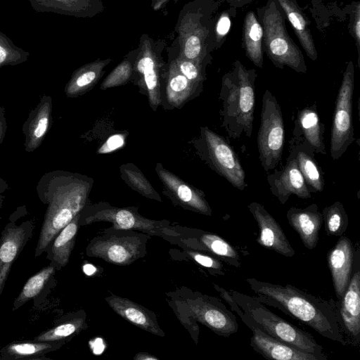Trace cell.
I'll use <instances>...</instances> for the list:
<instances>
[{"label":"cell","mask_w":360,"mask_h":360,"mask_svg":"<svg viewBox=\"0 0 360 360\" xmlns=\"http://www.w3.org/2000/svg\"><path fill=\"white\" fill-rule=\"evenodd\" d=\"M202 89V86L191 82L179 71L174 58L169 60L162 92V105L166 103L165 108H181L198 96Z\"/></svg>","instance_id":"cell-22"},{"label":"cell","mask_w":360,"mask_h":360,"mask_svg":"<svg viewBox=\"0 0 360 360\" xmlns=\"http://www.w3.org/2000/svg\"><path fill=\"white\" fill-rule=\"evenodd\" d=\"M354 254L351 240L341 236L327 255L328 265L338 302L342 299L350 281Z\"/></svg>","instance_id":"cell-19"},{"label":"cell","mask_w":360,"mask_h":360,"mask_svg":"<svg viewBox=\"0 0 360 360\" xmlns=\"http://www.w3.org/2000/svg\"><path fill=\"white\" fill-rule=\"evenodd\" d=\"M30 53L16 46L11 39L0 32V68L26 62Z\"/></svg>","instance_id":"cell-39"},{"label":"cell","mask_w":360,"mask_h":360,"mask_svg":"<svg viewBox=\"0 0 360 360\" xmlns=\"http://www.w3.org/2000/svg\"><path fill=\"white\" fill-rule=\"evenodd\" d=\"M79 218L80 213L57 234L45 252L49 264L56 271L61 270L69 262L79 227Z\"/></svg>","instance_id":"cell-29"},{"label":"cell","mask_w":360,"mask_h":360,"mask_svg":"<svg viewBox=\"0 0 360 360\" xmlns=\"http://www.w3.org/2000/svg\"><path fill=\"white\" fill-rule=\"evenodd\" d=\"M255 70L247 69L240 61L222 77L219 99L220 116L229 138L239 139L244 134L250 138L253 129L255 105Z\"/></svg>","instance_id":"cell-4"},{"label":"cell","mask_w":360,"mask_h":360,"mask_svg":"<svg viewBox=\"0 0 360 360\" xmlns=\"http://www.w3.org/2000/svg\"><path fill=\"white\" fill-rule=\"evenodd\" d=\"M7 121L6 117V110L4 107H0V146L2 144L6 134Z\"/></svg>","instance_id":"cell-46"},{"label":"cell","mask_w":360,"mask_h":360,"mask_svg":"<svg viewBox=\"0 0 360 360\" xmlns=\"http://www.w3.org/2000/svg\"><path fill=\"white\" fill-rule=\"evenodd\" d=\"M112 61L111 58L97 59L77 68L65 86V95L76 98L90 91L103 75L105 68Z\"/></svg>","instance_id":"cell-30"},{"label":"cell","mask_w":360,"mask_h":360,"mask_svg":"<svg viewBox=\"0 0 360 360\" xmlns=\"http://www.w3.org/2000/svg\"><path fill=\"white\" fill-rule=\"evenodd\" d=\"M182 298L193 318L219 335L229 337L238 330L236 316L215 297L186 292Z\"/></svg>","instance_id":"cell-14"},{"label":"cell","mask_w":360,"mask_h":360,"mask_svg":"<svg viewBox=\"0 0 360 360\" xmlns=\"http://www.w3.org/2000/svg\"><path fill=\"white\" fill-rule=\"evenodd\" d=\"M258 13L264 32V50L273 64L281 69L287 66L297 72L306 73L303 54L286 30V16L278 1L269 0L258 9Z\"/></svg>","instance_id":"cell-7"},{"label":"cell","mask_w":360,"mask_h":360,"mask_svg":"<svg viewBox=\"0 0 360 360\" xmlns=\"http://www.w3.org/2000/svg\"><path fill=\"white\" fill-rule=\"evenodd\" d=\"M340 316L347 338L353 345L360 341V272L351 276L348 287L338 303Z\"/></svg>","instance_id":"cell-23"},{"label":"cell","mask_w":360,"mask_h":360,"mask_svg":"<svg viewBox=\"0 0 360 360\" xmlns=\"http://www.w3.org/2000/svg\"><path fill=\"white\" fill-rule=\"evenodd\" d=\"M263 27L255 12L249 11L245 16L243 28V47L246 56L257 67L263 66Z\"/></svg>","instance_id":"cell-33"},{"label":"cell","mask_w":360,"mask_h":360,"mask_svg":"<svg viewBox=\"0 0 360 360\" xmlns=\"http://www.w3.org/2000/svg\"><path fill=\"white\" fill-rule=\"evenodd\" d=\"M231 25V21L229 13L223 12L214 22L211 35L212 51L221 45L230 30Z\"/></svg>","instance_id":"cell-42"},{"label":"cell","mask_w":360,"mask_h":360,"mask_svg":"<svg viewBox=\"0 0 360 360\" xmlns=\"http://www.w3.org/2000/svg\"><path fill=\"white\" fill-rule=\"evenodd\" d=\"M168 302L182 325L189 331L193 340L195 341V344H197L198 341L199 327L197 324V321L190 314L184 300L183 298L180 299L179 297H173L170 301L168 300Z\"/></svg>","instance_id":"cell-40"},{"label":"cell","mask_w":360,"mask_h":360,"mask_svg":"<svg viewBox=\"0 0 360 360\" xmlns=\"http://www.w3.org/2000/svg\"><path fill=\"white\" fill-rule=\"evenodd\" d=\"M166 44L164 39H155L146 33L142 34L134 63L131 81L148 96L149 105L154 111L162 103L168 70V63L162 55Z\"/></svg>","instance_id":"cell-8"},{"label":"cell","mask_w":360,"mask_h":360,"mask_svg":"<svg viewBox=\"0 0 360 360\" xmlns=\"http://www.w3.org/2000/svg\"><path fill=\"white\" fill-rule=\"evenodd\" d=\"M124 143V138L121 134L113 135L106 141L105 144L100 148V153H109L115 149L121 147Z\"/></svg>","instance_id":"cell-44"},{"label":"cell","mask_w":360,"mask_h":360,"mask_svg":"<svg viewBox=\"0 0 360 360\" xmlns=\"http://www.w3.org/2000/svg\"><path fill=\"white\" fill-rule=\"evenodd\" d=\"M354 89V66L349 61L343 73L333 113L330 150L334 160H338L355 139L352 124Z\"/></svg>","instance_id":"cell-12"},{"label":"cell","mask_w":360,"mask_h":360,"mask_svg":"<svg viewBox=\"0 0 360 360\" xmlns=\"http://www.w3.org/2000/svg\"><path fill=\"white\" fill-rule=\"evenodd\" d=\"M294 31L307 56L313 61L317 59V51L309 28V22L297 6L295 0H276Z\"/></svg>","instance_id":"cell-32"},{"label":"cell","mask_w":360,"mask_h":360,"mask_svg":"<svg viewBox=\"0 0 360 360\" xmlns=\"http://www.w3.org/2000/svg\"><path fill=\"white\" fill-rule=\"evenodd\" d=\"M289 224L299 235L302 243L308 250L316 247L319 233L323 224L321 212L313 203L306 208L291 207L286 214Z\"/></svg>","instance_id":"cell-24"},{"label":"cell","mask_w":360,"mask_h":360,"mask_svg":"<svg viewBox=\"0 0 360 360\" xmlns=\"http://www.w3.org/2000/svg\"><path fill=\"white\" fill-rule=\"evenodd\" d=\"M8 183L0 177V209L3 207L4 201L6 199L5 192L8 189Z\"/></svg>","instance_id":"cell-48"},{"label":"cell","mask_w":360,"mask_h":360,"mask_svg":"<svg viewBox=\"0 0 360 360\" xmlns=\"http://www.w3.org/2000/svg\"><path fill=\"white\" fill-rule=\"evenodd\" d=\"M93 185V178L68 171L54 170L41 177L36 190L46 210L34 251L36 258L89 202Z\"/></svg>","instance_id":"cell-1"},{"label":"cell","mask_w":360,"mask_h":360,"mask_svg":"<svg viewBox=\"0 0 360 360\" xmlns=\"http://www.w3.org/2000/svg\"><path fill=\"white\" fill-rule=\"evenodd\" d=\"M289 153L295 158L309 191H323V172L315 159L313 150L302 140L292 136L289 141Z\"/></svg>","instance_id":"cell-27"},{"label":"cell","mask_w":360,"mask_h":360,"mask_svg":"<svg viewBox=\"0 0 360 360\" xmlns=\"http://www.w3.org/2000/svg\"><path fill=\"white\" fill-rule=\"evenodd\" d=\"M105 300L112 311L132 325L153 335L162 338L165 336L153 311L128 298L112 293Z\"/></svg>","instance_id":"cell-21"},{"label":"cell","mask_w":360,"mask_h":360,"mask_svg":"<svg viewBox=\"0 0 360 360\" xmlns=\"http://www.w3.org/2000/svg\"><path fill=\"white\" fill-rule=\"evenodd\" d=\"M36 12H52L76 18H93L101 13L102 0H27Z\"/></svg>","instance_id":"cell-28"},{"label":"cell","mask_w":360,"mask_h":360,"mask_svg":"<svg viewBox=\"0 0 360 360\" xmlns=\"http://www.w3.org/2000/svg\"><path fill=\"white\" fill-rule=\"evenodd\" d=\"M134 360H158L159 359L155 356L146 353V352H140L135 355L134 357Z\"/></svg>","instance_id":"cell-49"},{"label":"cell","mask_w":360,"mask_h":360,"mask_svg":"<svg viewBox=\"0 0 360 360\" xmlns=\"http://www.w3.org/2000/svg\"><path fill=\"white\" fill-rule=\"evenodd\" d=\"M179 71L191 82L203 86L205 80L206 66L200 65L193 60L186 59L176 54L173 58Z\"/></svg>","instance_id":"cell-41"},{"label":"cell","mask_w":360,"mask_h":360,"mask_svg":"<svg viewBox=\"0 0 360 360\" xmlns=\"http://www.w3.org/2000/svg\"><path fill=\"white\" fill-rule=\"evenodd\" d=\"M137 207H117L106 202H89L80 212L79 226L95 222H110L115 230L141 231L150 236H158L176 244L179 233L176 225L167 220H153L146 218L138 212Z\"/></svg>","instance_id":"cell-6"},{"label":"cell","mask_w":360,"mask_h":360,"mask_svg":"<svg viewBox=\"0 0 360 360\" xmlns=\"http://www.w3.org/2000/svg\"><path fill=\"white\" fill-rule=\"evenodd\" d=\"M257 223L259 235L257 242L264 248L274 250L283 256L292 257L295 251L291 246L283 229L264 207L257 202L248 206Z\"/></svg>","instance_id":"cell-18"},{"label":"cell","mask_w":360,"mask_h":360,"mask_svg":"<svg viewBox=\"0 0 360 360\" xmlns=\"http://www.w3.org/2000/svg\"><path fill=\"white\" fill-rule=\"evenodd\" d=\"M193 144L200 158L233 187L243 191L248 186L238 156L224 137L208 127H201Z\"/></svg>","instance_id":"cell-9"},{"label":"cell","mask_w":360,"mask_h":360,"mask_svg":"<svg viewBox=\"0 0 360 360\" xmlns=\"http://www.w3.org/2000/svg\"><path fill=\"white\" fill-rule=\"evenodd\" d=\"M155 169L163 186L162 193L174 205L199 214L212 215L211 207L201 190L184 181L160 162Z\"/></svg>","instance_id":"cell-15"},{"label":"cell","mask_w":360,"mask_h":360,"mask_svg":"<svg viewBox=\"0 0 360 360\" xmlns=\"http://www.w3.org/2000/svg\"><path fill=\"white\" fill-rule=\"evenodd\" d=\"M56 271V269L49 264L32 275L15 297L12 310L18 309L27 302L38 299L41 294L45 293L46 288H51L52 283L55 282Z\"/></svg>","instance_id":"cell-35"},{"label":"cell","mask_w":360,"mask_h":360,"mask_svg":"<svg viewBox=\"0 0 360 360\" xmlns=\"http://www.w3.org/2000/svg\"><path fill=\"white\" fill-rule=\"evenodd\" d=\"M253 333L250 346L266 359L276 360H320L315 355L307 353L277 340L260 329L249 327Z\"/></svg>","instance_id":"cell-25"},{"label":"cell","mask_w":360,"mask_h":360,"mask_svg":"<svg viewBox=\"0 0 360 360\" xmlns=\"http://www.w3.org/2000/svg\"><path fill=\"white\" fill-rule=\"evenodd\" d=\"M181 248L191 259L195 261L198 264L208 269L218 271L220 274L224 275V273L221 271L223 269V264L218 258L214 257L206 252L193 249L184 247Z\"/></svg>","instance_id":"cell-43"},{"label":"cell","mask_w":360,"mask_h":360,"mask_svg":"<svg viewBox=\"0 0 360 360\" xmlns=\"http://www.w3.org/2000/svg\"><path fill=\"white\" fill-rule=\"evenodd\" d=\"M285 138L283 114L276 98L268 89L262 100L260 125L257 134L259 159L266 172L281 160Z\"/></svg>","instance_id":"cell-11"},{"label":"cell","mask_w":360,"mask_h":360,"mask_svg":"<svg viewBox=\"0 0 360 360\" xmlns=\"http://www.w3.org/2000/svg\"><path fill=\"white\" fill-rule=\"evenodd\" d=\"M83 269L84 273L88 276L93 274L96 270V269L90 264H86V265H84Z\"/></svg>","instance_id":"cell-50"},{"label":"cell","mask_w":360,"mask_h":360,"mask_svg":"<svg viewBox=\"0 0 360 360\" xmlns=\"http://www.w3.org/2000/svg\"><path fill=\"white\" fill-rule=\"evenodd\" d=\"M176 229L179 233L176 245L180 248L209 253L232 265L240 266L239 255L236 250L219 236L179 225L176 226Z\"/></svg>","instance_id":"cell-16"},{"label":"cell","mask_w":360,"mask_h":360,"mask_svg":"<svg viewBox=\"0 0 360 360\" xmlns=\"http://www.w3.org/2000/svg\"><path fill=\"white\" fill-rule=\"evenodd\" d=\"M27 211L25 206L18 207L9 217L0 237V296L1 295L11 266L26 244L32 237L34 223L32 219L19 222Z\"/></svg>","instance_id":"cell-13"},{"label":"cell","mask_w":360,"mask_h":360,"mask_svg":"<svg viewBox=\"0 0 360 360\" xmlns=\"http://www.w3.org/2000/svg\"><path fill=\"white\" fill-rule=\"evenodd\" d=\"M150 236L135 231L109 228L90 240L86 254L114 265L128 266L145 256Z\"/></svg>","instance_id":"cell-10"},{"label":"cell","mask_w":360,"mask_h":360,"mask_svg":"<svg viewBox=\"0 0 360 360\" xmlns=\"http://www.w3.org/2000/svg\"><path fill=\"white\" fill-rule=\"evenodd\" d=\"M86 319V315L83 310L68 315L53 328L36 336L34 340L65 344L88 327Z\"/></svg>","instance_id":"cell-34"},{"label":"cell","mask_w":360,"mask_h":360,"mask_svg":"<svg viewBox=\"0 0 360 360\" xmlns=\"http://www.w3.org/2000/svg\"><path fill=\"white\" fill-rule=\"evenodd\" d=\"M214 0H193L181 10L176 26L178 55L207 66L211 61Z\"/></svg>","instance_id":"cell-5"},{"label":"cell","mask_w":360,"mask_h":360,"mask_svg":"<svg viewBox=\"0 0 360 360\" xmlns=\"http://www.w3.org/2000/svg\"><path fill=\"white\" fill-rule=\"evenodd\" d=\"M353 32L354 37L356 42V46L358 50V63L359 65V45H360V6L359 3L357 4L356 9L354 11V18L353 22Z\"/></svg>","instance_id":"cell-45"},{"label":"cell","mask_w":360,"mask_h":360,"mask_svg":"<svg viewBox=\"0 0 360 360\" xmlns=\"http://www.w3.org/2000/svg\"><path fill=\"white\" fill-rule=\"evenodd\" d=\"M214 286L248 328L256 327L277 340L312 354L320 360L327 359L323 348L310 333L269 310L256 297L234 290L228 292L215 284Z\"/></svg>","instance_id":"cell-3"},{"label":"cell","mask_w":360,"mask_h":360,"mask_svg":"<svg viewBox=\"0 0 360 360\" xmlns=\"http://www.w3.org/2000/svg\"><path fill=\"white\" fill-rule=\"evenodd\" d=\"M246 281L261 302L291 315L325 338L343 345L349 344L338 304L333 300L331 302L316 297L290 284H273L254 278H249Z\"/></svg>","instance_id":"cell-2"},{"label":"cell","mask_w":360,"mask_h":360,"mask_svg":"<svg viewBox=\"0 0 360 360\" xmlns=\"http://www.w3.org/2000/svg\"><path fill=\"white\" fill-rule=\"evenodd\" d=\"M138 49L129 51L108 75L100 86L101 90L124 85L131 81Z\"/></svg>","instance_id":"cell-38"},{"label":"cell","mask_w":360,"mask_h":360,"mask_svg":"<svg viewBox=\"0 0 360 360\" xmlns=\"http://www.w3.org/2000/svg\"><path fill=\"white\" fill-rule=\"evenodd\" d=\"M63 343L25 340L12 342L0 349L1 360L46 359L45 355L59 349Z\"/></svg>","instance_id":"cell-31"},{"label":"cell","mask_w":360,"mask_h":360,"mask_svg":"<svg viewBox=\"0 0 360 360\" xmlns=\"http://www.w3.org/2000/svg\"><path fill=\"white\" fill-rule=\"evenodd\" d=\"M326 233L329 236H341L349 224L348 215L343 205L336 201L326 207L322 212Z\"/></svg>","instance_id":"cell-37"},{"label":"cell","mask_w":360,"mask_h":360,"mask_svg":"<svg viewBox=\"0 0 360 360\" xmlns=\"http://www.w3.org/2000/svg\"><path fill=\"white\" fill-rule=\"evenodd\" d=\"M324 128V124L320 120L316 105L313 104L298 112L292 136L307 143L315 154L326 155Z\"/></svg>","instance_id":"cell-26"},{"label":"cell","mask_w":360,"mask_h":360,"mask_svg":"<svg viewBox=\"0 0 360 360\" xmlns=\"http://www.w3.org/2000/svg\"><path fill=\"white\" fill-rule=\"evenodd\" d=\"M226 1H229V2H231H231H232V4H234V3H235L236 1H238V2H240V1H242L243 0H226Z\"/></svg>","instance_id":"cell-51"},{"label":"cell","mask_w":360,"mask_h":360,"mask_svg":"<svg viewBox=\"0 0 360 360\" xmlns=\"http://www.w3.org/2000/svg\"><path fill=\"white\" fill-rule=\"evenodd\" d=\"M120 172L122 179L131 189L146 198L162 202L159 193L135 165L133 163L123 164L120 167Z\"/></svg>","instance_id":"cell-36"},{"label":"cell","mask_w":360,"mask_h":360,"mask_svg":"<svg viewBox=\"0 0 360 360\" xmlns=\"http://www.w3.org/2000/svg\"><path fill=\"white\" fill-rule=\"evenodd\" d=\"M52 98L44 94L28 114L22 127L26 152L34 151L43 143L52 121Z\"/></svg>","instance_id":"cell-20"},{"label":"cell","mask_w":360,"mask_h":360,"mask_svg":"<svg viewBox=\"0 0 360 360\" xmlns=\"http://www.w3.org/2000/svg\"><path fill=\"white\" fill-rule=\"evenodd\" d=\"M179 0H152L150 6L154 11L164 8L169 2L176 3Z\"/></svg>","instance_id":"cell-47"},{"label":"cell","mask_w":360,"mask_h":360,"mask_svg":"<svg viewBox=\"0 0 360 360\" xmlns=\"http://www.w3.org/2000/svg\"><path fill=\"white\" fill-rule=\"evenodd\" d=\"M266 179L271 193L281 204H285L291 195L302 199L311 197L296 159L290 153L285 165L280 170L268 174Z\"/></svg>","instance_id":"cell-17"}]
</instances>
